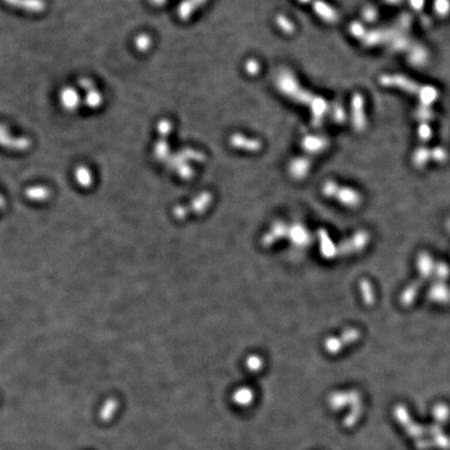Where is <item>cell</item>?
Returning <instances> with one entry per match:
<instances>
[{
	"instance_id": "cell-1",
	"label": "cell",
	"mask_w": 450,
	"mask_h": 450,
	"mask_svg": "<svg viewBox=\"0 0 450 450\" xmlns=\"http://www.w3.org/2000/svg\"><path fill=\"white\" fill-rule=\"evenodd\" d=\"M378 82L380 85L386 86V88L398 89L406 94L413 95L415 97H417L422 85L411 77L399 73L382 74L378 77Z\"/></svg>"
},
{
	"instance_id": "cell-2",
	"label": "cell",
	"mask_w": 450,
	"mask_h": 450,
	"mask_svg": "<svg viewBox=\"0 0 450 450\" xmlns=\"http://www.w3.org/2000/svg\"><path fill=\"white\" fill-rule=\"evenodd\" d=\"M365 97L360 92H356L350 100V120L354 131L358 133L364 132L367 127V116L365 111Z\"/></svg>"
},
{
	"instance_id": "cell-3",
	"label": "cell",
	"mask_w": 450,
	"mask_h": 450,
	"mask_svg": "<svg viewBox=\"0 0 450 450\" xmlns=\"http://www.w3.org/2000/svg\"><path fill=\"white\" fill-rule=\"evenodd\" d=\"M370 242V235L366 230H359L345 241H342L340 245L337 247L338 254L342 256H347L354 253H362Z\"/></svg>"
},
{
	"instance_id": "cell-4",
	"label": "cell",
	"mask_w": 450,
	"mask_h": 450,
	"mask_svg": "<svg viewBox=\"0 0 450 450\" xmlns=\"http://www.w3.org/2000/svg\"><path fill=\"white\" fill-rule=\"evenodd\" d=\"M0 146L15 151H24L30 146L27 137H15L5 125L0 124Z\"/></svg>"
},
{
	"instance_id": "cell-5",
	"label": "cell",
	"mask_w": 450,
	"mask_h": 450,
	"mask_svg": "<svg viewBox=\"0 0 450 450\" xmlns=\"http://www.w3.org/2000/svg\"><path fill=\"white\" fill-rule=\"evenodd\" d=\"M335 199H337V201H339L342 205L349 207V209H356L363 202V197L358 190L346 186L339 187Z\"/></svg>"
},
{
	"instance_id": "cell-6",
	"label": "cell",
	"mask_w": 450,
	"mask_h": 450,
	"mask_svg": "<svg viewBox=\"0 0 450 450\" xmlns=\"http://www.w3.org/2000/svg\"><path fill=\"white\" fill-rule=\"evenodd\" d=\"M436 262L434 257L427 252H421L416 257V269L419 274V279L425 281L434 275Z\"/></svg>"
},
{
	"instance_id": "cell-7",
	"label": "cell",
	"mask_w": 450,
	"mask_h": 450,
	"mask_svg": "<svg viewBox=\"0 0 450 450\" xmlns=\"http://www.w3.org/2000/svg\"><path fill=\"white\" fill-rule=\"evenodd\" d=\"M428 298L434 304L446 306L450 304V287L444 281H437L430 285L428 290Z\"/></svg>"
},
{
	"instance_id": "cell-8",
	"label": "cell",
	"mask_w": 450,
	"mask_h": 450,
	"mask_svg": "<svg viewBox=\"0 0 450 450\" xmlns=\"http://www.w3.org/2000/svg\"><path fill=\"white\" fill-rule=\"evenodd\" d=\"M59 102L64 110L73 112L79 108L81 103L80 94L73 86H64L59 92Z\"/></svg>"
},
{
	"instance_id": "cell-9",
	"label": "cell",
	"mask_w": 450,
	"mask_h": 450,
	"mask_svg": "<svg viewBox=\"0 0 450 450\" xmlns=\"http://www.w3.org/2000/svg\"><path fill=\"white\" fill-rule=\"evenodd\" d=\"M2 1L7 5L29 13H41L46 7L44 0H2Z\"/></svg>"
},
{
	"instance_id": "cell-10",
	"label": "cell",
	"mask_w": 450,
	"mask_h": 450,
	"mask_svg": "<svg viewBox=\"0 0 450 450\" xmlns=\"http://www.w3.org/2000/svg\"><path fill=\"white\" fill-rule=\"evenodd\" d=\"M313 8L320 18L327 23H336L339 20V14L336 8L323 0H315L313 2Z\"/></svg>"
},
{
	"instance_id": "cell-11",
	"label": "cell",
	"mask_w": 450,
	"mask_h": 450,
	"mask_svg": "<svg viewBox=\"0 0 450 450\" xmlns=\"http://www.w3.org/2000/svg\"><path fill=\"white\" fill-rule=\"evenodd\" d=\"M422 282L423 281H421L420 279L416 280V281L410 282L402 290L400 294V297H399V301L402 307H405V308L411 307L414 304L415 300H416V298L419 295L420 289L422 287Z\"/></svg>"
},
{
	"instance_id": "cell-12",
	"label": "cell",
	"mask_w": 450,
	"mask_h": 450,
	"mask_svg": "<svg viewBox=\"0 0 450 450\" xmlns=\"http://www.w3.org/2000/svg\"><path fill=\"white\" fill-rule=\"evenodd\" d=\"M393 37V33L390 30H384V29H372L368 30L364 39L362 40V43L366 47H374L386 41H390Z\"/></svg>"
},
{
	"instance_id": "cell-13",
	"label": "cell",
	"mask_w": 450,
	"mask_h": 450,
	"mask_svg": "<svg viewBox=\"0 0 450 450\" xmlns=\"http://www.w3.org/2000/svg\"><path fill=\"white\" fill-rule=\"evenodd\" d=\"M440 97V91L437 86L432 84H422L417 95L419 105L432 107Z\"/></svg>"
},
{
	"instance_id": "cell-14",
	"label": "cell",
	"mask_w": 450,
	"mask_h": 450,
	"mask_svg": "<svg viewBox=\"0 0 450 450\" xmlns=\"http://www.w3.org/2000/svg\"><path fill=\"white\" fill-rule=\"evenodd\" d=\"M302 146L306 149V151L310 153H319L324 151L328 146V140L322 136H307L304 141H302Z\"/></svg>"
},
{
	"instance_id": "cell-15",
	"label": "cell",
	"mask_w": 450,
	"mask_h": 450,
	"mask_svg": "<svg viewBox=\"0 0 450 450\" xmlns=\"http://www.w3.org/2000/svg\"><path fill=\"white\" fill-rule=\"evenodd\" d=\"M429 162H431V160L430 148H428V147L425 145H421L414 150L412 154V164L415 168L422 170L428 165Z\"/></svg>"
},
{
	"instance_id": "cell-16",
	"label": "cell",
	"mask_w": 450,
	"mask_h": 450,
	"mask_svg": "<svg viewBox=\"0 0 450 450\" xmlns=\"http://www.w3.org/2000/svg\"><path fill=\"white\" fill-rule=\"evenodd\" d=\"M359 288L361 292V297L364 305L367 307H371L374 305L375 302V293L373 285L367 279H362L359 282Z\"/></svg>"
},
{
	"instance_id": "cell-17",
	"label": "cell",
	"mask_w": 450,
	"mask_h": 450,
	"mask_svg": "<svg viewBox=\"0 0 450 450\" xmlns=\"http://www.w3.org/2000/svg\"><path fill=\"white\" fill-rule=\"evenodd\" d=\"M253 399L254 393L249 388H240L232 395V401L240 406H247L252 404Z\"/></svg>"
},
{
	"instance_id": "cell-18",
	"label": "cell",
	"mask_w": 450,
	"mask_h": 450,
	"mask_svg": "<svg viewBox=\"0 0 450 450\" xmlns=\"http://www.w3.org/2000/svg\"><path fill=\"white\" fill-rule=\"evenodd\" d=\"M320 248H321V253L323 256L327 258H332L338 254L337 246L333 243L330 236L327 235L326 231L320 232Z\"/></svg>"
},
{
	"instance_id": "cell-19",
	"label": "cell",
	"mask_w": 450,
	"mask_h": 450,
	"mask_svg": "<svg viewBox=\"0 0 450 450\" xmlns=\"http://www.w3.org/2000/svg\"><path fill=\"white\" fill-rule=\"evenodd\" d=\"M409 51H410L409 62L412 65L416 66V67H421L426 64V62L428 60V54H427L426 49H424L421 46H416L414 48H411Z\"/></svg>"
},
{
	"instance_id": "cell-20",
	"label": "cell",
	"mask_w": 450,
	"mask_h": 450,
	"mask_svg": "<svg viewBox=\"0 0 450 450\" xmlns=\"http://www.w3.org/2000/svg\"><path fill=\"white\" fill-rule=\"evenodd\" d=\"M103 97L101 93L96 89V85H93L92 88L85 90L84 95V103L86 107L91 109H97L102 105Z\"/></svg>"
},
{
	"instance_id": "cell-21",
	"label": "cell",
	"mask_w": 450,
	"mask_h": 450,
	"mask_svg": "<svg viewBox=\"0 0 450 450\" xmlns=\"http://www.w3.org/2000/svg\"><path fill=\"white\" fill-rule=\"evenodd\" d=\"M292 174L296 178H304L310 169V162L308 159H300L293 163Z\"/></svg>"
},
{
	"instance_id": "cell-22",
	"label": "cell",
	"mask_w": 450,
	"mask_h": 450,
	"mask_svg": "<svg viewBox=\"0 0 450 450\" xmlns=\"http://www.w3.org/2000/svg\"><path fill=\"white\" fill-rule=\"evenodd\" d=\"M414 116H415V119L418 121V123L419 122H428L429 123L430 121L434 119L435 112L434 111H432L431 107L419 105L414 112Z\"/></svg>"
},
{
	"instance_id": "cell-23",
	"label": "cell",
	"mask_w": 450,
	"mask_h": 450,
	"mask_svg": "<svg viewBox=\"0 0 450 450\" xmlns=\"http://www.w3.org/2000/svg\"><path fill=\"white\" fill-rule=\"evenodd\" d=\"M432 278H435L437 281L446 282L450 278V267L448 264L445 262H436Z\"/></svg>"
},
{
	"instance_id": "cell-24",
	"label": "cell",
	"mask_w": 450,
	"mask_h": 450,
	"mask_svg": "<svg viewBox=\"0 0 450 450\" xmlns=\"http://www.w3.org/2000/svg\"><path fill=\"white\" fill-rule=\"evenodd\" d=\"M361 337H362L361 331L358 330V328L356 327L346 328V330L340 335V338L342 339L345 346L358 342L361 339Z\"/></svg>"
},
{
	"instance_id": "cell-25",
	"label": "cell",
	"mask_w": 450,
	"mask_h": 450,
	"mask_svg": "<svg viewBox=\"0 0 450 450\" xmlns=\"http://www.w3.org/2000/svg\"><path fill=\"white\" fill-rule=\"evenodd\" d=\"M449 152L443 146H435L430 148V160L436 164H444L448 161Z\"/></svg>"
},
{
	"instance_id": "cell-26",
	"label": "cell",
	"mask_w": 450,
	"mask_h": 450,
	"mask_svg": "<svg viewBox=\"0 0 450 450\" xmlns=\"http://www.w3.org/2000/svg\"><path fill=\"white\" fill-rule=\"evenodd\" d=\"M432 10L439 18H446L450 14V0H434Z\"/></svg>"
},
{
	"instance_id": "cell-27",
	"label": "cell",
	"mask_w": 450,
	"mask_h": 450,
	"mask_svg": "<svg viewBox=\"0 0 450 450\" xmlns=\"http://www.w3.org/2000/svg\"><path fill=\"white\" fill-rule=\"evenodd\" d=\"M324 347L330 353H338L339 351H341L343 347H345V345L340 338V336L339 337L334 336V337L327 338V339L325 340Z\"/></svg>"
},
{
	"instance_id": "cell-28",
	"label": "cell",
	"mask_w": 450,
	"mask_h": 450,
	"mask_svg": "<svg viewBox=\"0 0 450 450\" xmlns=\"http://www.w3.org/2000/svg\"><path fill=\"white\" fill-rule=\"evenodd\" d=\"M348 31L354 39L362 41L363 39H364V37L366 36L368 29L366 28V27L363 23H361L359 21H353V22H351L349 24Z\"/></svg>"
},
{
	"instance_id": "cell-29",
	"label": "cell",
	"mask_w": 450,
	"mask_h": 450,
	"mask_svg": "<svg viewBox=\"0 0 450 450\" xmlns=\"http://www.w3.org/2000/svg\"><path fill=\"white\" fill-rule=\"evenodd\" d=\"M417 137L422 143H427L432 138V128L428 122H419L417 126Z\"/></svg>"
},
{
	"instance_id": "cell-30",
	"label": "cell",
	"mask_w": 450,
	"mask_h": 450,
	"mask_svg": "<svg viewBox=\"0 0 450 450\" xmlns=\"http://www.w3.org/2000/svg\"><path fill=\"white\" fill-rule=\"evenodd\" d=\"M410 41L406 39V37L402 36V34H393V37L390 40V44L391 47L396 50V51H401L404 49L410 48Z\"/></svg>"
},
{
	"instance_id": "cell-31",
	"label": "cell",
	"mask_w": 450,
	"mask_h": 450,
	"mask_svg": "<svg viewBox=\"0 0 450 450\" xmlns=\"http://www.w3.org/2000/svg\"><path fill=\"white\" fill-rule=\"evenodd\" d=\"M330 111L332 112V119L338 124L344 123L347 119V114H346L344 107L340 103H336Z\"/></svg>"
},
{
	"instance_id": "cell-32",
	"label": "cell",
	"mask_w": 450,
	"mask_h": 450,
	"mask_svg": "<svg viewBox=\"0 0 450 450\" xmlns=\"http://www.w3.org/2000/svg\"><path fill=\"white\" fill-rule=\"evenodd\" d=\"M362 17H363V19H364L365 22H367V23H374L378 19L379 13H378V10L374 5H366L362 10Z\"/></svg>"
},
{
	"instance_id": "cell-33",
	"label": "cell",
	"mask_w": 450,
	"mask_h": 450,
	"mask_svg": "<svg viewBox=\"0 0 450 450\" xmlns=\"http://www.w3.org/2000/svg\"><path fill=\"white\" fill-rule=\"evenodd\" d=\"M339 187H340V185L338 184L336 180L328 179V180L325 181V183L322 186V193L327 198H335L336 193L338 191V189H339Z\"/></svg>"
},
{
	"instance_id": "cell-34",
	"label": "cell",
	"mask_w": 450,
	"mask_h": 450,
	"mask_svg": "<svg viewBox=\"0 0 450 450\" xmlns=\"http://www.w3.org/2000/svg\"><path fill=\"white\" fill-rule=\"evenodd\" d=\"M246 366L250 371H253V372L259 371L263 367V360L256 356L249 357L246 362Z\"/></svg>"
},
{
	"instance_id": "cell-35",
	"label": "cell",
	"mask_w": 450,
	"mask_h": 450,
	"mask_svg": "<svg viewBox=\"0 0 450 450\" xmlns=\"http://www.w3.org/2000/svg\"><path fill=\"white\" fill-rule=\"evenodd\" d=\"M117 408V402L114 400V399H112L110 400L107 405L105 406V409L102 410V413H101V417L103 420H109L112 418V414H114L116 412V409Z\"/></svg>"
},
{
	"instance_id": "cell-36",
	"label": "cell",
	"mask_w": 450,
	"mask_h": 450,
	"mask_svg": "<svg viewBox=\"0 0 450 450\" xmlns=\"http://www.w3.org/2000/svg\"><path fill=\"white\" fill-rule=\"evenodd\" d=\"M149 44H150L149 38L147 37L146 34H141V36H139L136 39V46L140 50H145L147 47L149 46Z\"/></svg>"
},
{
	"instance_id": "cell-37",
	"label": "cell",
	"mask_w": 450,
	"mask_h": 450,
	"mask_svg": "<svg viewBox=\"0 0 450 450\" xmlns=\"http://www.w3.org/2000/svg\"><path fill=\"white\" fill-rule=\"evenodd\" d=\"M77 177L84 184H86L90 180V173L85 168H79L77 170Z\"/></svg>"
},
{
	"instance_id": "cell-38",
	"label": "cell",
	"mask_w": 450,
	"mask_h": 450,
	"mask_svg": "<svg viewBox=\"0 0 450 450\" xmlns=\"http://www.w3.org/2000/svg\"><path fill=\"white\" fill-rule=\"evenodd\" d=\"M409 3L414 11L420 12L425 5V0H409Z\"/></svg>"
},
{
	"instance_id": "cell-39",
	"label": "cell",
	"mask_w": 450,
	"mask_h": 450,
	"mask_svg": "<svg viewBox=\"0 0 450 450\" xmlns=\"http://www.w3.org/2000/svg\"><path fill=\"white\" fill-rule=\"evenodd\" d=\"M385 1L388 3V4H392V5H396L398 3H400L402 0H385Z\"/></svg>"
},
{
	"instance_id": "cell-40",
	"label": "cell",
	"mask_w": 450,
	"mask_h": 450,
	"mask_svg": "<svg viewBox=\"0 0 450 450\" xmlns=\"http://www.w3.org/2000/svg\"><path fill=\"white\" fill-rule=\"evenodd\" d=\"M299 1L304 2V3H309V2H310V1H311V0H299Z\"/></svg>"
},
{
	"instance_id": "cell-41",
	"label": "cell",
	"mask_w": 450,
	"mask_h": 450,
	"mask_svg": "<svg viewBox=\"0 0 450 450\" xmlns=\"http://www.w3.org/2000/svg\"><path fill=\"white\" fill-rule=\"evenodd\" d=\"M447 228H448V230L450 231V219H449L448 222H447Z\"/></svg>"
}]
</instances>
